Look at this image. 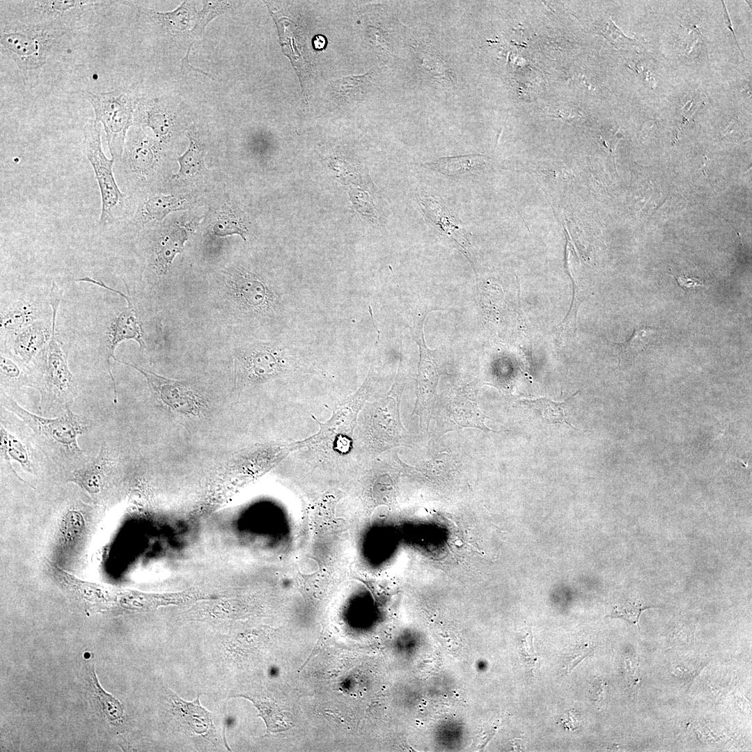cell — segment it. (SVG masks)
<instances>
[{
    "instance_id": "cell-9",
    "label": "cell",
    "mask_w": 752,
    "mask_h": 752,
    "mask_svg": "<svg viewBox=\"0 0 752 752\" xmlns=\"http://www.w3.org/2000/svg\"><path fill=\"white\" fill-rule=\"evenodd\" d=\"M113 360L139 371L146 377L150 389L171 411L188 418L198 417L201 413L204 412V407H206L204 401L187 385L121 361L116 358Z\"/></svg>"
},
{
    "instance_id": "cell-21",
    "label": "cell",
    "mask_w": 752,
    "mask_h": 752,
    "mask_svg": "<svg viewBox=\"0 0 752 752\" xmlns=\"http://www.w3.org/2000/svg\"><path fill=\"white\" fill-rule=\"evenodd\" d=\"M485 163V156L469 155L439 158L430 166L443 175L461 177L478 171Z\"/></svg>"
},
{
    "instance_id": "cell-32",
    "label": "cell",
    "mask_w": 752,
    "mask_h": 752,
    "mask_svg": "<svg viewBox=\"0 0 752 752\" xmlns=\"http://www.w3.org/2000/svg\"><path fill=\"white\" fill-rule=\"evenodd\" d=\"M212 230L214 234L219 237H226L237 234L245 240V229L244 226L231 214H221L214 222Z\"/></svg>"
},
{
    "instance_id": "cell-14",
    "label": "cell",
    "mask_w": 752,
    "mask_h": 752,
    "mask_svg": "<svg viewBox=\"0 0 752 752\" xmlns=\"http://www.w3.org/2000/svg\"><path fill=\"white\" fill-rule=\"evenodd\" d=\"M196 3L192 1H183L175 10L162 13L143 6H137L139 12L144 15L152 24L171 34H179L190 31L194 26L198 11Z\"/></svg>"
},
{
    "instance_id": "cell-41",
    "label": "cell",
    "mask_w": 752,
    "mask_h": 752,
    "mask_svg": "<svg viewBox=\"0 0 752 752\" xmlns=\"http://www.w3.org/2000/svg\"><path fill=\"white\" fill-rule=\"evenodd\" d=\"M324 44H325V40H324L323 37H322L321 36H317L315 38V41H314V45H315V47L317 49L322 48L324 47Z\"/></svg>"
},
{
    "instance_id": "cell-38",
    "label": "cell",
    "mask_w": 752,
    "mask_h": 752,
    "mask_svg": "<svg viewBox=\"0 0 752 752\" xmlns=\"http://www.w3.org/2000/svg\"><path fill=\"white\" fill-rule=\"evenodd\" d=\"M679 286L685 291L694 290L696 287L704 285V281L695 277H690L684 274L675 276L672 274Z\"/></svg>"
},
{
    "instance_id": "cell-24",
    "label": "cell",
    "mask_w": 752,
    "mask_h": 752,
    "mask_svg": "<svg viewBox=\"0 0 752 752\" xmlns=\"http://www.w3.org/2000/svg\"><path fill=\"white\" fill-rule=\"evenodd\" d=\"M246 698L255 705L265 721L267 733H279L292 728L289 714L284 712L274 700L258 697L240 696Z\"/></svg>"
},
{
    "instance_id": "cell-8",
    "label": "cell",
    "mask_w": 752,
    "mask_h": 752,
    "mask_svg": "<svg viewBox=\"0 0 752 752\" xmlns=\"http://www.w3.org/2000/svg\"><path fill=\"white\" fill-rule=\"evenodd\" d=\"M405 381L401 371L384 402L375 406L371 420L372 433L384 446L407 445L410 436L400 420V404Z\"/></svg>"
},
{
    "instance_id": "cell-12",
    "label": "cell",
    "mask_w": 752,
    "mask_h": 752,
    "mask_svg": "<svg viewBox=\"0 0 752 752\" xmlns=\"http://www.w3.org/2000/svg\"><path fill=\"white\" fill-rule=\"evenodd\" d=\"M1 340L17 333L33 322L47 318L43 304L30 295H21L1 304Z\"/></svg>"
},
{
    "instance_id": "cell-27",
    "label": "cell",
    "mask_w": 752,
    "mask_h": 752,
    "mask_svg": "<svg viewBox=\"0 0 752 752\" xmlns=\"http://www.w3.org/2000/svg\"><path fill=\"white\" fill-rule=\"evenodd\" d=\"M0 436L1 453L15 475L19 478L10 463L11 459L20 464L26 471L31 472L34 468L30 459L29 451L22 441L7 431L2 423H1L0 426Z\"/></svg>"
},
{
    "instance_id": "cell-33",
    "label": "cell",
    "mask_w": 752,
    "mask_h": 752,
    "mask_svg": "<svg viewBox=\"0 0 752 752\" xmlns=\"http://www.w3.org/2000/svg\"><path fill=\"white\" fill-rule=\"evenodd\" d=\"M652 607L645 606L639 602H627L622 605L616 606L607 616L620 618L639 627V620L641 613Z\"/></svg>"
},
{
    "instance_id": "cell-39",
    "label": "cell",
    "mask_w": 752,
    "mask_h": 752,
    "mask_svg": "<svg viewBox=\"0 0 752 752\" xmlns=\"http://www.w3.org/2000/svg\"><path fill=\"white\" fill-rule=\"evenodd\" d=\"M722 3H723V5L724 6V11H725V13H724V18H725V22H726V26L732 31V33H733V34L734 36V38H735V40H736V42L737 43V45H738L737 39L736 35L735 33V31L733 30L732 22H731L730 18L729 17L728 10H727V9L726 8L724 1H722ZM738 47H739L741 53L743 54V52H742V49H741V48L739 47V45H738Z\"/></svg>"
},
{
    "instance_id": "cell-15",
    "label": "cell",
    "mask_w": 752,
    "mask_h": 752,
    "mask_svg": "<svg viewBox=\"0 0 752 752\" xmlns=\"http://www.w3.org/2000/svg\"><path fill=\"white\" fill-rule=\"evenodd\" d=\"M150 130L155 139L166 140L173 125L172 116L167 107L158 99L142 98L138 100L134 120Z\"/></svg>"
},
{
    "instance_id": "cell-10",
    "label": "cell",
    "mask_w": 752,
    "mask_h": 752,
    "mask_svg": "<svg viewBox=\"0 0 752 752\" xmlns=\"http://www.w3.org/2000/svg\"><path fill=\"white\" fill-rule=\"evenodd\" d=\"M120 160L125 171L136 180H146L155 173L159 161V150L156 139L149 136L140 127L128 133Z\"/></svg>"
},
{
    "instance_id": "cell-1",
    "label": "cell",
    "mask_w": 752,
    "mask_h": 752,
    "mask_svg": "<svg viewBox=\"0 0 752 752\" xmlns=\"http://www.w3.org/2000/svg\"><path fill=\"white\" fill-rule=\"evenodd\" d=\"M109 1H1V20L70 33L97 23Z\"/></svg>"
},
{
    "instance_id": "cell-13",
    "label": "cell",
    "mask_w": 752,
    "mask_h": 752,
    "mask_svg": "<svg viewBox=\"0 0 752 752\" xmlns=\"http://www.w3.org/2000/svg\"><path fill=\"white\" fill-rule=\"evenodd\" d=\"M52 332V320H38L17 333L3 340L8 343L10 353L25 364L36 358L47 345Z\"/></svg>"
},
{
    "instance_id": "cell-4",
    "label": "cell",
    "mask_w": 752,
    "mask_h": 752,
    "mask_svg": "<svg viewBox=\"0 0 752 752\" xmlns=\"http://www.w3.org/2000/svg\"><path fill=\"white\" fill-rule=\"evenodd\" d=\"M83 133L84 150L93 167L101 195L100 224L108 225L116 221L118 210L123 206L125 194L120 190L115 180L114 158H108L103 152L100 123L95 120L87 123Z\"/></svg>"
},
{
    "instance_id": "cell-20",
    "label": "cell",
    "mask_w": 752,
    "mask_h": 752,
    "mask_svg": "<svg viewBox=\"0 0 752 752\" xmlns=\"http://www.w3.org/2000/svg\"><path fill=\"white\" fill-rule=\"evenodd\" d=\"M398 461L407 471L429 478L450 476L455 471L457 464L456 459L447 452L439 453L415 466L407 464L399 459Z\"/></svg>"
},
{
    "instance_id": "cell-42",
    "label": "cell",
    "mask_w": 752,
    "mask_h": 752,
    "mask_svg": "<svg viewBox=\"0 0 752 752\" xmlns=\"http://www.w3.org/2000/svg\"><path fill=\"white\" fill-rule=\"evenodd\" d=\"M233 723V721L232 719H227V721H226L227 725H228V726L232 725Z\"/></svg>"
},
{
    "instance_id": "cell-36",
    "label": "cell",
    "mask_w": 752,
    "mask_h": 752,
    "mask_svg": "<svg viewBox=\"0 0 752 752\" xmlns=\"http://www.w3.org/2000/svg\"><path fill=\"white\" fill-rule=\"evenodd\" d=\"M593 649L588 645L581 647L570 652L564 659L563 669L565 673H570L583 659L592 654Z\"/></svg>"
},
{
    "instance_id": "cell-26",
    "label": "cell",
    "mask_w": 752,
    "mask_h": 752,
    "mask_svg": "<svg viewBox=\"0 0 752 752\" xmlns=\"http://www.w3.org/2000/svg\"><path fill=\"white\" fill-rule=\"evenodd\" d=\"M175 713L180 715L196 733L206 732L212 726L211 714L201 707L199 698L193 703H186L173 695Z\"/></svg>"
},
{
    "instance_id": "cell-40",
    "label": "cell",
    "mask_w": 752,
    "mask_h": 752,
    "mask_svg": "<svg viewBox=\"0 0 752 752\" xmlns=\"http://www.w3.org/2000/svg\"><path fill=\"white\" fill-rule=\"evenodd\" d=\"M602 682H603L600 681V687H598V689H597L596 684L594 687H595V694H594V696H595L594 697L597 700H602V698H603V696H604V684Z\"/></svg>"
},
{
    "instance_id": "cell-3",
    "label": "cell",
    "mask_w": 752,
    "mask_h": 752,
    "mask_svg": "<svg viewBox=\"0 0 752 752\" xmlns=\"http://www.w3.org/2000/svg\"><path fill=\"white\" fill-rule=\"evenodd\" d=\"M81 94L92 106L95 120L103 125L111 157L115 160L120 158L139 100H134L128 91L120 88L97 93L81 91Z\"/></svg>"
},
{
    "instance_id": "cell-2",
    "label": "cell",
    "mask_w": 752,
    "mask_h": 752,
    "mask_svg": "<svg viewBox=\"0 0 752 752\" xmlns=\"http://www.w3.org/2000/svg\"><path fill=\"white\" fill-rule=\"evenodd\" d=\"M70 33L1 20V54L17 66L24 84L36 78L63 38Z\"/></svg>"
},
{
    "instance_id": "cell-17",
    "label": "cell",
    "mask_w": 752,
    "mask_h": 752,
    "mask_svg": "<svg viewBox=\"0 0 752 752\" xmlns=\"http://www.w3.org/2000/svg\"><path fill=\"white\" fill-rule=\"evenodd\" d=\"M420 203L425 216L434 227L465 249L467 240L464 230L446 205L440 199L430 195L422 196Z\"/></svg>"
},
{
    "instance_id": "cell-16",
    "label": "cell",
    "mask_w": 752,
    "mask_h": 752,
    "mask_svg": "<svg viewBox=\"0 0 752 752\" xmlns=\"http://www.w3.org/2000/svg\"><path fill=\"white\" fill-rule=\"evenodd\" d=\"M187 239V230L178 225L156 240L152 246L150 264L157 275L166 274L175 256L182 251Z\"/></svg>"
},
{
    "instance_id": "cell-28",
    "label": "cell",
    "mask_w": 752,
    "mask_h": 752,
    "mask_svg": "<svg viewBox=\"0 0 752 752\" xmlns=\"http://www.w3.org/2000/svg\"><path fill=\"white\" fill-rule=\"evenodd\" d=\"M373 75L370 72L361 75H351L339 78L333 81L331 90L334 95L341 100L350 102L356 100L363 92L370 81Z\"/></svg>"
},
{
    "instance_id": "cell-29",
    "label": "cell",
    "mask_w": 752,
    "mask_h": 752,
    "mask_svg": "<svg viewBox=\"0 0 752 752\" xmlns=\"http://www.w3.org/2000/svg\"><path fill=\"white\" fill-rule=\"evenodd\" d=\"M203 8L198 11L196 20L189 36L196 39L203 33L208 23L218 15L228 11L232 6L230 2L220 1H204Z\"/></svg>"
},
{
    "instance_id": "cell-23",
    "label": "cell",
    "mask_w": 752,
    "mask_h": 752,
    "mask_svg": "<svg viewBox=\"0 0 752 752\" xmlns=\"http://www.w3.org/2000/svg\"><path fill=\"white\" fill-rule=\"evenodd\" d=\"M111 464L109 452L102 445L96 458L85 467L73 473V480L91 492H95L98 490L101 478L109 470Z\"/></svg>"
},
{
    "instance_id": "cell-34",
    "label": "cell",
    "mask_w": 752,
    "mask_h": 752,
    "mask_svg": "<svg viewBox=\"0 0 752 752\" xmlns=\"http://www.w3.org/2000/svg\"><path fill=\"white\" fill-rule=\"evenodd\" d=\"M650 331V329L645 327L634 330L632 336L628 341L619 344L621 348V354L630 356L643 351L648 344Z\"/></svg>"
},
{
    "instance_id": "cell-30",
    "label": "cell",
    "mask_w": 752,
    "mask_h": 752,
    "mask_svg": "<svg viewBox=\"0 0 752 752\" xmlns=\"http://www.w3.org/2000/svg\"><path fill=\"white\" fill-rule=\"evenodd\" d=\"M90 679L95 695L104 714L110 721L119 722L123 715V708L120 701L102 689L93 668L90 671Z\"/></svg>"
},
{
    "instance_id": "cell-11",
    "label": "cell",
    "mask_w": 752,
    "mask_h": 752,
    "mask_svg": "<svg viewBox=\"0 0 752 752\" xmlns=\"http://www.w3.org/2000/svg\"><path fill=\"white\" fill-rule=\"evenodd\" d=\"M419 350L416 400L412 414L418 416L421 428H428L434 411L439 373L435 359L425 344L420 345Z\"/></svg>"
},
{
    "instance_id": "cell-6",
    "label": "cell",
    "mask_w": 752,
    "mask_h": 752,
    "mask_svg": "<svg viewBox=\"0 0 752 752\" xmlns=\"http://www.w3.org/2000/svg\"><path fill=\"white\" fill-rule=\"evenodd\" d=\"M439 412L437 424L442 434L447 431L476 428L488 434L489 432H497L485 425L487 416L479 408L477 392L474 387H462L453 391L437 407Z\"/></svg>"
},
{
    "instance_id": "cell-22",
    "label": "cell",
    "mask_w": 752,
    "mask_h": 752,
    "mask_svg": "<svg viewBox=\"0 0 752 752\" xmlns=\"http://www.w3.org/2000/svg\"><path fill=\"white\" fill-rule=\"evenodd\" d=\"M189 143L187 150L177 158L180 169L174 175L175 178H192L207 169L205 164L206 148L197 138L190 133L187 134Z\"/></svg>"
},
{
    "instance_id": "cell-19",
    "label": "cell",
    "mask_w": 752,
    "mask_h": 752,
    "mask_svg": "<svg viewBox=\"0 0 752 752\" xmlns=\"http://www.w3.org/2000/svg\"><path fill=\"white\" fill-rule=\"evenodd\" d=\"M228 283L233 295L244 304L258 307L265 305L268 298L264 284L250 273L235 271Z\"/></svg>"
},
{
    "instance_id": "cell-7",
    "label": "cell",
    "mask_w": 752,
    "mask_h": 752,
    "mask_svg": "<svg viewBox=\"0 0 752 752\" xmlns=\"http://www.w3.org/2000/svg\"><path fill=\"white\" fill-rule=\"evenodd\" d=\"M92 283L116 292L125 298L127 306L117 313L109 322L104 336L103 345L107 370L112 381L114 391L113 402H117V390L116 382L111 369L110 359L115 358L116 347L123 340H134L140 347L145 346L143 331L141 322L128 296L123 292L109 287L102 281L92 280Z\"/></svg>"
},
{
    "instance_id": "cell-37",
    "label": "cell",
    "mask_w": 752,
    "mask_h": 752,
    "mask_svg": "<svg viewBox=\"0 0 752 752\" xmlns=\"http://www.w3.org/2000/svg\"><path fill=\"white\" fill-rule=\"evenodd\" d=\"M532 641H533V637H532V634H531V632L528 634H527L526 635V636L524 638V641H523L524 644H523V646H522V648H523L522 649V654H523L524 658L526 661L527 664H528L529 665H531L533 667H535V665H536V664L538 662V659H537V657H536V655H535V654L534 652V650H533Z\"/></svg>"
},
{
    "instance_id": "cell-35",
    "label": "cell",
    "mask_w": 752,
    "mask_h": 752,
    "mask_svg": "<svg viewBox=\"0 0 752 752\" xmlns=\"http://www.w3.org/2000/svg\"><path fill=\"white\" fill-rule=\"evenodd\" d=\"M10 355L9 356L8 353L6 354L4 352H1L0 370L1 380L10 382H20L21 377H22V372L19 362L21 360L16 357L15 360H14L15 357L13 355V359H12Z\"/></svg>"
},
{
    "instance_id": "cell-5",
    "label": "cell",
    "mask_w": 752,
    "mask_h": 752,
    "mask_svg": "<svg viewBox=\"0 0 752 752\" xmlns=\"http://www.w3.org/2000/svg\"><path fill=\"white\" fill-rule=\"evenodd\" d=\"M1 405L22 419L36 434L54 441L72 453L81 451L77 438L86 432L87 426L69 408L57 418H45L24 409L4 392L1 393Z\"/></svg>"
},
{
    "instance_id": "cell-25",
    "label": "cell",
    "mask_w": 752,
    "mask_h": 752,
    "mask_svg": "<svg viewBox=\"0 0 752 752\" xmlns=\"http://www.w3.org/2000/svg\"><path fill=\"white\" fill-rule=\"evenodd\" d=\"M579 392V391L576 392L571 397L562 402H554L547 398H540L534 400L523 399L519 400V402L526 407L535 412V413H537L540 418L547 423L561 424L563 425H567L573 429L577 430V428L574 427L570 422L567 420L565 408L568 400L576 395Z\"/></svg>"
},
{
    "instance_id": "cell-18",
    "label": "cell",
    "mask_w": 752,
    "mask_h": 752,
    "mask_svg": "<svg viewBox=\"0 0 752 752\" xmlns=\"http://www.w3.org/2000/svg\"><path fill=\"white\" fill-rule=\"evenodd\" d=\"M189 205L190 198L187 196L151 195L140 205L132 223L143 226L150 221H162L169 213L185 210Z\"/></svg>"
},
{
    "instance_id": "cell-31",
    "label": "cell",
    "mask_w": 752,
    "mask_h": 752,
    "mask_svg": "<svg viewBox=\"0 0 752 752\" xmlns=\"http://www.w3.org/2000/svg\"><path fill=\"white\" fill-rule=\"evenodd\" d=\"M249 360V371L256 377H265L276 369V359L266 350L254 352Z\"/></svg>"
}]
</instances>
